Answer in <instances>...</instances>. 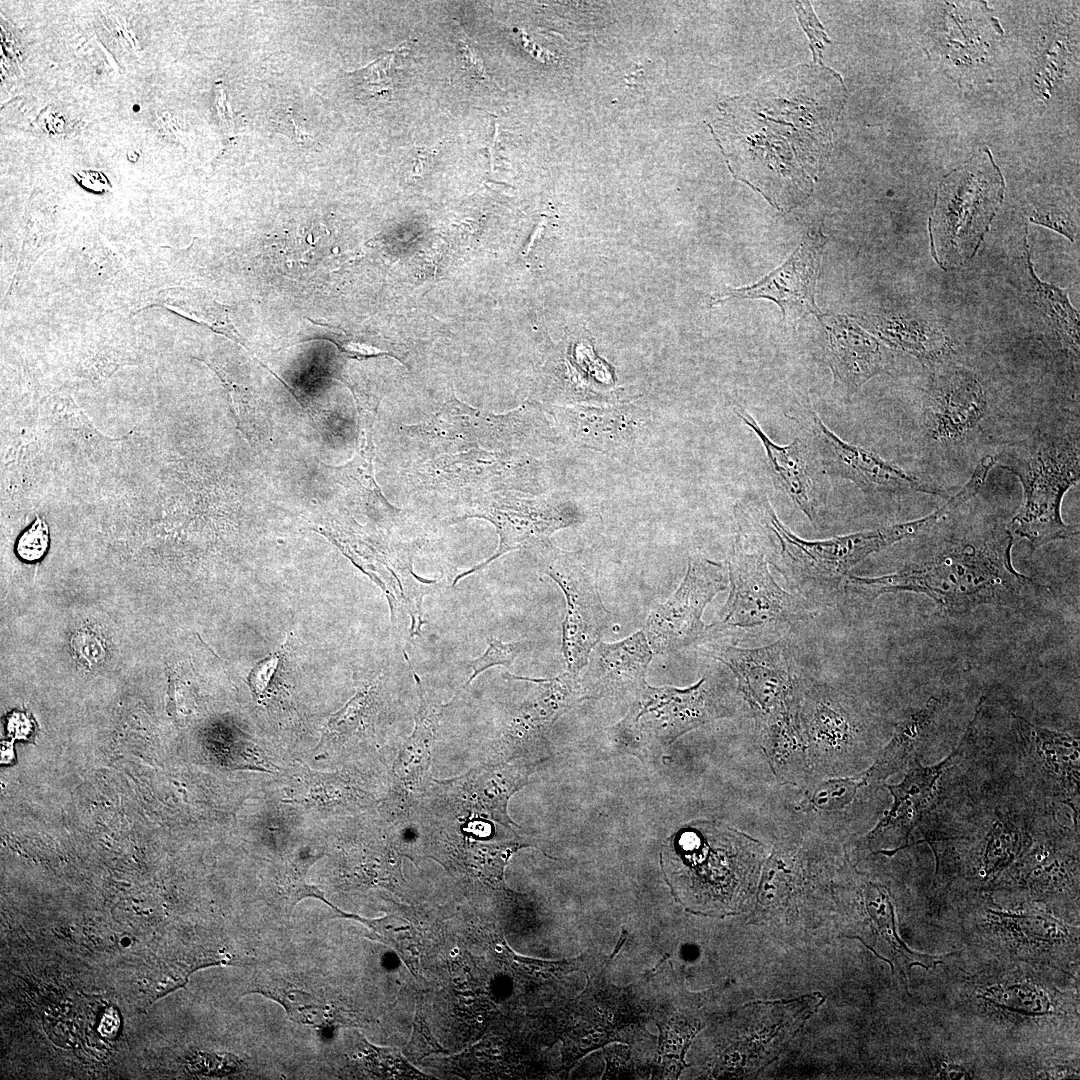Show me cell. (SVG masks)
<instances>
[{
    "instance_id": "obj_34",
    "label": "cell",
    "mask_w": 1080,
    "mask_h": 1080,
    "mask_svg": "<svg viewBox=\"0 0 1080 1080\" xmlns=\"http://www.w3.org/2000/svg\"><path fill=\"white\" fill-rule=\"evenodd\" d=\"M532 644L533 642L527 640L503 642L497 638H489L488 647L485 652L468 662V666L473 672L466 683L458 689L455 695H458L460 691L469 686L470 683L485 670L498 665L511 666L516 658Z\"/></svg>"
},
{
    "instance_id": "obj_35",
    "label": "cell",
    "mask_w": 1080,
    "mask_h": 1080,
    "mask_svg": "<svg viewBox=\"0 0 1080 1080\" xmlns=\"http://www.w3.org/2000/svg\"><path fill=\"white\" fill-rule=\"evenodd\" d=\"M49 546V528L47 523L36 516L33 524L17 540L16 553L27 562L40 560Z\"/></svg>"
},
{
    "instance_id": "obj_42",
    "label": "cell",
    "mask_w": 1080,
    "mask_h": 1080,
    "mask_svg": "<svg viewBox=\"0 0 1080 1080\" xmlns=\"http://www.w3.org/2000/svg\"><path fill=\"white\" fill-rule=\"evenodd\" d=\"M279 125L284 126V129L287 131V133H292V137L295 139V141L299 143L305 141L304 139L309 136V134L304 133L302 129L295 123L294 118L292 117L291 110L288 111V114L285 113L283 120L279 123Z\"/></svg>"
},
{
    "instance_id": "obj_25",
    "label": "cell",
    "mask_w": 1080,
    "mask_h": 1080,
    "mask_svg": "<svg viewBox=\"0 0 1080 1080\" xmlns=\"http://www.w3.org/2000/svg\"><path fill=\"white\" fill-rule=\"evenodd\" d=\"M875 330L886 342L919 359L936 361L950 349L947 336L925 321L878 319Z\"/></svg>"
},
{
    "instance_id": "obj_7",
    "label": "cell",
    "mask_w": 1080,
    "mask_h": 1080,
    "mask_svg": "<svg viewBox=\"0 0 1080 1080\" xmlns=\"http://www.w3.org/2000/svg\"><path fill=\"white\" fill-rule=\"evenodd\" d=\"M538 569L562 590L566 609L562 623V654L567 671L579 675L592 649L610 622L594 578L574 553L549 539L534 546Z\"/></svg>"
},
{
    "instance_id": "obj_41",
    "label": "cell",
    "mask_w": 1080,
    "mask_h": 1080,
    "mask_svg": "<svg viewBox=\"0 0 1080 1080\" xmlns=\"http://www.w3.org/2000/svg\"><path fill=\"white\" fill-rule=\"evenodd\" d=\"M216 101H217V110H218V114H219V117H220L221 121L224 123V125H227L228 128H230L231 125H232L231 124L232 123L231 110L229 108H227L226 95H225V93L223 91L222 86L219 85V84L217 85Z\"/></svg>"
},
{
    "instance_id": "obj_14",
    "label": "cell",
    "mask_w": 1080,
    "mask_h": 1080,
    "mask_svg": "<svg viewBox=\"0 0 1080 1080\" xmlns=\"http://www.w3.org/2000/svg\"><path fill=\"white\" fill-rule=\"evenodd\" d=\"M557 418L574 444L614 456L634 451L647 435L650 423L648 411L627 402L577 404L561 409Z\"/></svg>"
},
{
    "instance_id": "obj_26",
    "label": "cell",
    "mask_w": 1080,
    "mask_h": 1080,
    "mask_svg": "<svg viewBox=\"0 0 1080 1080\" xmlns=\"http://www.w3.org/2000/svg\"><path fill=\"white\" fill-rule=\"evenodd\" d=\"M1026 270L1037 303L1052 320L1065 347L1079 354V316L1068 299L1069 289H1061L1041 281L1033 270L1025 238Z\"/></svg>"
},
{
    "instance_id": "obj_21",
    "label": "cell",
    "mask_w": 1080,
    "mask_h": 1080,
    "mask_svg": "<svg viewBox=\"0 0 1080 1080\" xmlns=\"http://www.w3.org/2000/svg\"><path fill=\"white\" fill-rule=\"evenodd\" d=\"M1018 727L1046 773L1066 790L1078 793L1079 742L1070 735L1042 728L1016 716Z\"/></svg>"
},
{
    "instance_id": "obj_4",
    "label": "cell",
    "mask_w": 1080,
    "mask_h": 1080,
    "mask_svg": "<svg viewBox=\"0 0 1080 1080\" xmlns=\"http://www.w3.org/2000/svg\"><path fill=\"white\" fill-rule=\"evenodd\" d=\"M758 843L709 824L679 832L668 844L663 867L674 894L694 913H738L753 893Z\"/></svg>"
},
{
    "instance_id": "obj_18",
    "label": "cell",
    "mask_w": 1080,
    "mask_h": 1080,
    "mask_svg": "<svg viewBox=\"0 0 1080 1080\" xmlns=\"http://www.w3.org/2000/svg\"><path fill=\"white\" fill-rule=\"evenodd\" d=\"M652 651L643 630L613 643L599 642L591 651L583 681L597 694L623 690L640 692Z\"/></svg>"
},
{
    "instance_id": "obj_32",
    "label": "cell",
    "mask_w": 1080,
    "mask_h": 1080,
    "mask_svg": "<svg viewBox=\"0 0 1080 1080\" xmlns=\"http://www.w3.org/2000/svg\"><path fill=\"white\" fill-rule=\"evenodd\" d=\"M987 836L984 859L988 872L1000 870L1012 862L1025 842L1024 833L1004 820L997 821Z\"/></svg>"
},
{
    "instance_id": "obj_29",
    "label": "cell",
    "mask_w": 1080,
    "mask_h": 1080,
    "mask_svg": "<svg viewBox=\"0 0 1080 1080\" xmlns=\"http://www.w3.org/2000/svg\"><path fill=\"white\" fill-rule=\"evenodd\" d=\"M23 230L16 278L26 274L50 246L54 233L52 214L46 213L38 206L31 207L25 216Z\"/></svg>"
},
{
    "instance_id": "obj_31",
    "label": "cell",
    "mask_w": 1080,
    "mask_h": 1080,
    "mask_svg": "<svg viewBox=\"0 0 1080 1080\" xmlns=\"http://www.w3.org/2000/svg\"><path fill=\"white\" fill-rule=\"evenodd\" d=\"M164 305L216 331L227 333L230 337L236 334L227 312L215 301H209L187 293H173L166 297Z\"/></svg>"
},
{
    "instance_id": "obj_37",
    "label": "cell",
    "mask_w": 1080,
    "mask_h": 1080,
    "mask_svg": "<svg viewBox=\"0 0 1080 1080\" xmlns=\"http://www.w3.org/2000/svg\"><path fill=\"white\" fill-rule=\"evenodd\" d=\"M393 54H388L380 57L374 63L366 67V69L358 72L363 76V81L366 86H369L373 90H385L391 85V78L387 75V71L390 70V65L393 60Z\"/></svg>"
},
{
    "instance_id": "obj_27",
    "label": "cell",
    "mask_w": 1080,
    "mask_h": 1080,
    "mask_svg": "<svg viewBox=\"0 0 1080 1080\" xmlns=\"http://www.w3.org/2000/svg\"><path fill=\"white\" fill-rule=\"evenodd\" d=\"M342 918L352 919L365 925L372 933V939L389 946L400 955L402 961L412 973H416L420 954L419 935L409 921L395 915L369 919L345 912Z\"/></svg>"
},
{
    "instance_id": "obj_33",
    "label": "cell",
    "mask_w": 1080,
    "mask_h": 1080,
    "mask_svg": "<svg viewBox=\"0 0 1080 1080\" xmlns=\"http://www.w3.org/2000/svg\"><path fill=\"white\" fill-rule=\"evenodd\" d=\"M865 781L833 779L816 785L803 801L804 810H839L851 803L859 786Z\"/></svg>"
},
{
    "instance_id": "obj_19",
    "label": "cell",
    "mask_w": 1080,
    "mask_h": 1080,
    "mask_svg": "<svg viewBox=\"0 0 1080 1080\" xmlns=\"http://www.w3.org/2000/svg\"><path fill=\"white\" fill-rule=\"evenodd\" d=\"M736 414L759 438L777 485L814 523L817 518L819 500L813 468L810 464V455L813 452L808 443L796 438L786 445L776 444L750 413L738 410Z\"/></svg>"
},
{
    "instance_id": "obj_13",
    "label": "cell",
    "mask_w": 1080,
    "mask_h": 1080,
    "mask_svg": "<svg viewBox=\"0 0 1080 1080\" xmlns=\"http://www.w3.org/2000/svg\"><path fill=\"white\" fill-rule=\"evenodd\" d=\"M494 523L500 536L496 553L488 560L457 575L458 581L474 572L481 571L498 556L514 549L533 548L548 540L554 532L576 526L586 520V512L571 499H509L495 508L476 514Z\"/></svg>"
},
{
    "instance_id": "obj_38",
    "label": "cell",
    "mask_w": 1080,
    "mask_h": 1080,
    "mask_svg": "<svg viewBox=\"0 0 1080 1080\" xmlns=\"http://www.w3.org/2000/svg\"><path fill=\"white\" fill-rule=\"evenodd\" d=\"M277 661L278 655H271L258 663L252 670L249 676V685L256 696H260L267 689Z\"/></svg>"
},
{
    "instance_id": "obj_12",
    "label": "cell",
    "mask_w": 1080,
    "mask_h": 1080,
    "mask_svg": "<svg viewBox=\"0 0 1080 1080\" xmlns=\"http://www.w3.org/2000/svg\"><path fill=\"white\" fill-rule=\"evenodd\" d=\"M721 715L712 702L706 676L683 689L646 684L618 729L624 735L671 742Z\"/></svg>"
},
{
    "instance_id": "obj_24",
    "label": "cell",
    "mask_w": 1080,
    "mask_h": 1080,
    "mask_svg": "<svg viewBox=\"0 0 1080 1080\" xmlns=\"http://www.w3.org/2000/svg\"><path fill=\"white\" fill-rule=\"evenodd\" d=\"M250 992L260 993L281 1004L292 1020L313 1027L352 1025L351 1015L314 994L281 980H260Z\"/></svg>"
},
{
    "instance_id": "obj_40",
    "label": "cell",
    "mask_w": 1080,
    "mask_h": 1080,
    "mask_svg": "<svg viewBox=\"0 0 1080 1080\" xmlns=\"http://www.w3.org/2000/svg\"><path fill=\"white\" fill-rule=\"evenodd\" d=\"M459 50L463 59L464 67L467 68L474 77L486 78L485 70L482 65V61L473 47L464 39L459 41Z\"/></svg>"
},
{
    "instance_id": "obj_28",
    "label": "cell",
    "mask_w": 1080,
    "mask_h": 1080,
    "mask_svg": "<svg viewBox=\"0 0 1080 1080\" xmlns=\"http://www.w3.org/2000/svg\"><path fill=\"white\" fill-rule=\"evenodd\" d=\"M121 338L120 333L115 334V330L108 335L96 337V341L88 343L85 352L79 362V370L82 376L90 380H101L107 378L117 368L123 364H126L127 351L121 349V341H117Z\"/></svg>"
},
{
    "instance_id": "obj_10",
    "label": "cell",
    "mask_w": 1080,
    "mask_h": 1080,
    "mask_svg": "<svg viewBox=\"0 0 1080 1080\" xmlns=\"http://www.w3.org/2000/svg\"><path fill=\"white\" fill-rule=\"evenodd\" d=\"M812 438V449L828 474L850 480L865 494L926 493L947 498L946 492L879 455L848 443L830 430L814 411L799 415Z\"/></svg>"
},
{
    "instance_id": "obj_2",
    "label": "cell",
    "mask_w": 1080,
    "mask_h": 1080,
    "mask_svg": "<svg viewBox=\"0 0 1080 1080\" xmlns=\"http://www.w3.org/2000/svg\"><path fill=\"white\" fill-rule=\"evenodd\" d=\"M1014 537L998 523L945 540L924 560L880 577L849 575L846 583L874 599L885 593H921L948 612L964 613L984 604L1018 602L1035 582L1015 570Z\"/></svg>"
},
{
    "instance_id": "obj_30",
    "label": "cell",
    "mask_w": 1080,
    "mask_h": 1080,
    "mask_svg": "<svg viewBox=\"0 0 1080 1080\" xmlns=\"http://www.w3.org/2000/svg\"><path fill=\"white\" fill-rule=\"evenodd\" d=\"M811 740L822 748L834 749L851 737V725L844 712L824 702L816 703L808 725Z\"/></svg>"
},
{
    "instance_id": "obj_20",
    "label": "cell",
    "mask_w": 1080,
    "mask_h": 1080,
    "mask_svg": "<svg viewBox=\"0 0 1080 1080\" xmlns=\"http://www.w3.org/2000/svg\"><path fill=\"white\" fill-rule=\"evenodd\" d=\"M828 330L827 360L835 379L857 389L888 366L880 343L844 316L832 319Z\"/></svg>"
},
{
    "instance_id": "obj_9",
    "label": "cell",
    "mask_w": 1080,
    "mask_h": 1080,
    "mask_svg": "<svg viewBox=\"0 0 1080 1080\" xmlns=\"http://www.w3.org/2000/svg\"><path fill=\"white\" fill-rule=\"evenodd\" d=\"M726 576L727 568L721 563L699 556L689 558L679 587L647 618L643 632L654 653L678 651L704 635V609L727 588Z\"/></svg>"
},
{
    "instance_id": "obj_15",
    "label": "cell",
    "mask_w": 1080,
    "mask_h": 1080,
    "mask_svg": "<svg viewBox=\"0 0 1080 1080\" xmlns=\"http://www.w3.org/2000/svg\"><path fill=\"white\" fill-rule=\"evenodd\" d=\"M987 414L979 381L967 371H953L932 387L924 406V429L937 443H955L972 435Z\"/></svg>"
},
{
    "instance_id": "obj_17",
    "label": "cell",
    "mask_w": 1080,
    "mask_h": 1080,
    "mask_svg": "<svg viewBox=\"0 0 1080 1080\" xmlns=\"http://www.w3.org/2000/svg\"><path fill=\"white\" fill-rule=\"evenodd\" d=\"M963 745L964 739L948 757L933 766H922L917 758H913L905 778L897 785H886L894 798L893 804L875 828L865 835V843L893 842L897 847L892 853L907 847L912 830L932 801L939 777L960 755Z\"/></svg>"
},
{
    "instance_id": "obj_6",
    "label": "cell",
    "mask_w": 1080,
    "mask_h": 1080,
    "mask_svg": "<svg viewBox=\"0 0 1080 1080\" xmlns=\"http://www.w3.org/2000/svg\"><path fill=\"white\" fill-rule=\"evenodd\" d=\"M1003 192V177L989 151L943 179L930 221L932 252L940 266L952 269L972 259Z\"/></svg>"
},
{
    "instance_id": "obj_16",
    "label": "cell",
    "mask_w": 1080,
    "mask_h": 1080,
    "mask_svg": "<svg viewBox=\"0 0 1080 1080\" xmlns=\"http://www.w3.org/2000/svg\"><path fill=\"white\" fill-rule=\"evenodd\" d=\"M822 247L819 239L806 238L783 265L760 281L748 287L729 289L713 302L730 298L768 299L780 306L783 318L809 313L821 316L814 297Z\"/></svg>"
},
{
    "instance_id": "obj_23",
    "label": "cell",
    "mask_w": 1080,
    "mask_h": 1080,
    "mask_svg": "<svg viewBox=\"0 0 1080 1080\" xmlns=\"http://www.w3.org/2000/svg\"><path fill=\"white\" fill-rule=\"evenodd\" d=\"M865 905L869 917L875 923L873 925H875L876 934L885 942L884 954L881 958L888 961L892 968L897 966L908 977L909 970L915 965L930 970L942 963L940 957L911 951L899 938L895 926L893 904L886 888L869 883L865 890Z\"/></svg>"
},
{
    "instance_id": "obj_3",
    "label": "cell",
    "mask_w": 1080,
    "mask_h": 1080,
    "mask_svg": "<svg viewBox=\"0 0 1080 1080\" xmlns=\"http://www.w3.org/2000/svg\"><path fill=\"white\" fill-rule=\"evenodd\" d=\"M995 457L1023 487L1022 503L1005 525L1014 538L1026 539L1036 550L1078 533L1061 515L1063 498L1080 477L1078 422L1041 428Z\"/></svg>"
},
{
    "instance_id": "obj_39",
    "label": "cell",
    "mask_w": 1080,
    "mask_h": 1080,
    "mask_svg": "<svg viewBox=\"0 0 1080 1080\" xmlns=\"http://www.w3.org/2000/svg\"><path fill=\"white\" fill-rule=\"evenodd\" d=\"M797 12L799 14L800 21L805 27V30L807 31L811 40V47L814 53V58H820V48L822 46L821 40L827 41L828 39L819 36L820 33L823 34L822 27H820V24L814 17L812 11H806L804 6L799 4L797 6Z\"/></svg>"
},
{
    "instance_id": "obj_11",
    "label": "cell",
    "mask_w": 1080,
    "mask_h": 1080,
    "mask_svg": "<svg viewBox=\"0 0 1080 1080\" xmlns=\"http://www.w3.org/2000/svg\"><path fill=\"white\" fill-rule=\"evenodd\" d=\"M704 653L734 673L756 720L794 708L796 679L792 660L783 643L759 648L713 644L704 649Z\"/></svg>"
},
{
    "instance_id": "obj_8",
    "label": "cell",
    "mask_w": 1080,
    "mask_h": 1080,
    "mask_svg": "<svg viewBox=\"0 0 1080 1080\" xmlns=\"http://www.w3.org/2000/svg\"><path fill=\"white\" fill-rule=\"evenodd\" d=\"M730 593L719 618L706 631L749 630L790 623L801 616V603L778 585L765 555L747 552L736 537L727 562Z\"/></svg>"
},
{
    "instance_id": "obj_5",
    "label": "cell",
    "mask_w": 1080,
    "mask_h": 1080,
    "mask_svg": "<svg viewBox=\"0 0 1080 1080\" xmlns=\"http://www.w3.org/2000/svg\"><path fill=\"white\" fill-rule=\"evenodd\" d=\"M952 511L945 505L917 520L897 523L875 530L860 531L824 540H806L793 534L779 520L766 497L745 499L735 512L744 515L766 531L779 552L772 563L788 579L801 586L838 585L850 575V570L873 553L902 540L915 537L933 528Z\"/></svg>"
},
{
    "instance_id": "obj_22",
    "label": "cell",
    "mask_w": 1080,
    "mask_h": 1080,
    "mask_svg": "<svg viewBox=\"0 0 1080 1080\" xmlns=\"http://www.w3.org/2000/svg\"><path fill=\"white\" fill-rule=\"evenodd\" d=\"M942 702L930 697L920 709L908 714L896 726L894 734L863 780H881L895 773L908 761L916 748L930 734Z\"/></svg>"
},
{
    "instance_id": "obj_36",
    "label": "cell",
    "mask_w": 1080,
    "mask_h": 1080,
    "mask_svg": "<svg viewBox=\"0 0 1080 1080\" xmlns=\"http://www.w3.org/2000/svg\"><path fill=\"white\" fill-rule=\"evenodd\" d=\"M406 1051L411 1059L420 1060L431 1053L445 1052L429 1030L422 1016L421 1006L418 1005L414 1018V1026L411 1040L406 1046Z\"/></svg>"
},
{
    "instance_id": "obj_1",
    "label": "cell",
    "mask_w": 1080,
    "mask_h": 1080,
    "mask_svg": "<svg viewBox=\"0 0 1080 1080\" xmlns=\"http://www.w3.org/2000/svg\"><path fill=\"white\" fill-rule=\"evenodd\" d=\"M845 96L829 67H792L721 103L712 132L733 176L787 210L811 194Z\"/></svg>"
}]
</instances>
